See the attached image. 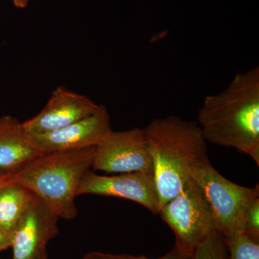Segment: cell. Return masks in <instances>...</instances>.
Here are the masks:
<instances>
[{
    "mask_svg": "<svg viewBox=\"0 0 259 259\" xmlns=\"http://www.w3.org/2000/svg\"><path fill=\"white\" fill-rule=\"evenodd\" d=\"M197 123L207 142L235 148L258 166V66L236 75L223 91L206 96Z\"/></svg>",
    "mask_w": 259,
    "mask_h": 259,
    "instance_id": "1",
    "label": "cell"
},
{
    "mask_svg": "<svg viewBox=\"0 0 259 259\" xmlns=\"http://www.w3.org/2000/svg\"><path fill=\"white\" fill-rule=\"evenodd\" d=\"M144 130L161 207L180 193L194 168L209 160L207 141L197 122L175 115L153 120Z\"/></svg>",
    "mask_w": 259,
    "mask_h": 259,
    "instance_id": "2",
    "label": "cell"
},
{
    "mask_svg": "<svg viewBox=\"0 0 259 259\" xmlns=\"http://www.w3.org/2000/svg\"><path fill=\"white\" fill-rule=\"evenodd\" d=\"M95 148L44 153L13 175V182L31 191L58 218L74 219L78 188L93 168Z\"/></svg>",
    "mask_w": 259,
    "mask_h": 259,
    "instance_id": "3",
    "label": "cell"
},
{
    "mask_svg": "<svg viewBox=\"0 0 259 259\" xmlns=\"http://www.w3.org/2000/svg\"><path fill=\"white\" fill-rule=\"evenodd\" d=\"M158 214L174 232V248L185 259L193 258L199 245L218 231L203 191L192 177L176 197L162 206Z\"/></svg>",
    "mask_w": 259,
    "mask_h": 259,
    "instance_id": "4",
    "label": "cell"
},
{
    "mask_svg": "<svg viewBox=\"0 0 259 259\" xmlns=\"http://www.w3.org/2000/svg\"><path fill=\"white\" fill-rule=\"evenodd\" d=\"M192 177L200 186L223 238L243 231L245 212L259 197V186L237 185L223 176L209 160L195 167Z\"/></svg>",
    "mask_w": 259,
    "mask_h": 259,
    "instance_id": "5",
    "label": "cell"
},
{
    "mask_svg": "<svg viewBox=\"0 0 259 259\" xmlns=\"http://www.w3.org/2000/svg\"><path fill=\"white\" fill-rule=\"evenodd\" d=\"M92 168L114 175L144 172L153 175L152 156L145 130H112L95 148Z\"/></svg>",
    "mask_w": 259,
    "mask_h": 259,
    "instance_id": "6",
    "label": "cell"
},
{
    "mask_svg": "<svg viewBox=\"0 0 259 259\" xmlns=\"http://www.w3.org/2000/svg\"><path fill=\"white\" fill-rule=\"evenodd\" d=\"M81 194L128 199L153 214H158L161 208L153 175L144 172L105 176L90 170L80 182L77 197Z\"/></svg>",
    "mask_w": 259,
    "mask_h": 259,
    "instance_id": "7",
    "label": "cell"
},
{
    "mask_svg": "<svg viewBox=\"0 0 259 259\" xmlns=\"http://www.w3.org/2000/svg\"><path fill=\"white\" fill-rule=\"evenodd\" d=\"M101 107L85 95L59 86L52 92L41 111L24 122L23 125L31 136L44 134L86 118Z\"/></svg>",
    "mask_w": 259,
    "mask_h": 259,
    "instance_id": "8",
    "label": "cell"
},
{
    "mask_svg": "<svg viewBox=\"0 0 259 259\" xmlns=\"http://www.w3.org/2000/svg\"><path fill=\"white\" fill-rule=\"evenodd\" d=\"M59 218L35 196L13 233V259H41L49 242L59 233Z\"/></svg>",
    "mask_w": 259,
    "mask_h": 259,
    "instance_id": "9",
    "label": "cell"
},
{
    "mask_svg": "<svg viewBox=\"0 0 259 259\" xmlns=\"http://www.w3.org/2000/svg\"><path fill=\"white\" fill-rule=\"evenodd\" d=\"M106 107L63 128L32 136L44 153L66 152L97 147L112 131Z\"/></svg>",
    "mask_w": 259,
    "mask_h": 259,
    "instance_id": "10",
    "label": "cell"
},
{
    "mask_svg": "<svg viewBox=\"0 0 259 259\" xmlns=\"http://www.w3.org/2000/svg\"><path fill=\"white\" fill-rule=\"evenodd\" d=\"M44 153L23 122L13 116L0 117V172L14 175Z\"/></svg>",
    "mask_w": 259,
    "mask_h": 259,
    "instance_id": "11",
    "label": "cell"
},
{
    "mask_svg": "<svg viewBox=\"0 0 259 259\" xmlns=\"http://www.w3.org/2000/svg\"><path fill=\"white\" fill-rule=\"evenodd\" d=\"M35 195L25 187L12 182L0 188V227L10 234L26 212Z\"/></svg>",
    "mask_w": 259,
    "mask_h": 259,
    "instance_id": "12",
    "label": "cell"
},
{
    "mask_svg": "<svg viewBox=\"0 0 259 259\" xmlns=\"http://www.w3.org/2000/svg\"><path fill=\"white\" fill-rule=\"evenodd\" d=\"M228 259H259V238L238 231L224 238Z\"/></svg>",
    "mask_w": 259,
    "mask_h": 259,
    "instance_id": "13",
    "label": "cell"
},
{
    "mask_svg": "<svg viewBox=\"0 0 259 259\" xmlns=\"http://www.w3.org/2000/svg\"><path fill=\"white\" fill-rule=\"evenodd\" d=\"M192 259H228L224 238L218 231L212 232L194 252Z\"/></svg>",
    "mask_w": 259,
    "mask_h": 259,
    "instance_id": "14",
    "label": "cell"
},
{
    "mask_svg": "<svg viewBox=\"0 0 259 259\" xmlns=\"http://www.w3.org/2000/svg\"><path fill=\"white\" fill-rule=\"evenodd\" d=\"M243 231L259 238V197L250 204L245 212Z\"/></svg>",
    "mask_w": 259,
    "mask_h": 259,
    "instance_id": "15",
    "label": "cell"
},
{
    "mask_svg": "<svg viewBox=\"0 0 259 259\" xmlns=\"http://www.w3.org/2000/svg\"><path fill=\"white\" fill-rule=\"evenodd\" d=\"M82 259H185L181 256L180 253L175 248L168 252L167 254L158 258H149L144 256H134L126 254H112V253H103V252H90L83 257Z\"/></svg>",
    "mask_w": 259,
    "mask_h": 259,
    "instance_id": "16",
    "label": "cell"
},
{
    "mask_svg": "<svg viewBox=\"0 0 259 259\" xmlns=\"http://www.w3.org/2000/svg\"><path fill=\"white\" fill-rule=\"evenodd\" d=\"M13 235L10 234L0 227V251L12 246Z\"/></svg>",
    "mask_w": 259,
    "mask_h": 259,
    "instance_id": "17",
    "label": "cell"
},
{
    "mask_svg": "<svg viewBox=\"0 0 259 259\" xmlns=\"http://www.w3.org/2000/svg\"><path fill=\"white\" fill-rule=\"evenodd\" d=\"M13 182V175L0 172V188Z\"/></svg>",
    "mask_w": 259,
    "mask_h": 259,
    "instance_id": "18",
    "label": "cell"
},
{
    "mask_svg": "<svg viewBox=\"0 0 259 259\" xmlns=\"http://www.w3.org/2000/svg\"><path fill=\"white\" fill-rule=\"evenodd\" d=\"M29 0H13V4L18 8H25L28 4Z\"/></svg>",
    "mask_w": 259,
    "mask_h": 259,
    "instance_id": "19",
    "label": "cell"
},
{
    "mask_svg": "<svg viewBox=\"0 0 259 259\" xmlns=\"http://www.w3.org/2000/svg\"><path fill=\"white\" fill-rule=\"evenodd\" d=\"M41 259H48L47 255H46L45 256L42 257V258Z\"/></svg>",
    "mask_w": 259,
    "mask_h": 259,
    "instance_id": "20",
    "label": "cell"
}]
</instances>
